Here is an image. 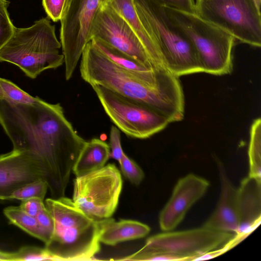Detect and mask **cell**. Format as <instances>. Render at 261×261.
<instances>
[{
    "mask_svg": "<svg viewBox=\"0 0 261 261\" xmlns=\"http://www.w3.org/2000/svg\"><path fill=\"white\" fill-rule=\"evenodd\" d=\"M80 71L90 86L98 85L147 105L170 122L184 117L185 98L178 77L164 68L135 71L106 57L91 41L81 56Z\"/></svg>",
    "mask_w": 261,
    "mask_h": 261,
    "instance_id": "2",
    "label": "cell"
},
{
    "mask_svg": "<svg viewBox=\"0 0 261 261\" xmlns=\"http://www.w3.org/2000/svg\"><path fill=\"white\" fill-rule=\"evenodd\" d=\"M46 179L45 168L35 155L14 149L0 155V200H10L15 191L27 184Z\"/></svg>",
    "mask_w": 261,
    "mask_h": 261,
    "instance_id": "13",
    "label": "cell"
},
{
    "mask_svg": "<svg viewBox=\"0 0 261 261\" xmlns=\"http://www.w3.org/2000/svg\"><path fill=\"white\" fill-rule=\"evenodd\" d=\"M210 182L190 173L180 178L159 215L161 229L170 231L182 221L191 207L206 193Z\"/></svg>",
    "mask_w": 261,
    "mask_h": 261,
    "instance_id": "14",
    "label": "cell"
},
{
    "mask_svg": "<svg viewBox=\"0 0 261 261\" xmlns=\"http://www.w3.org/2000/svg\"><path fill=\"white\" fill-rule=\"evenodd\" d=\"M236 233L201 228L158 233L148 238L137 252L121 260H194L223 246Z\"/></svg>",
    "mask_w": 261,
    "mask_h": 261,
    "instance_id": "7",
    "label": "cell"
},
{
    "mask_svg": "<svg viewBox=\"0 0 261 261\" xmlns=\"http://www.w3.org/2000/svg\"><path fill=\"white\" fill-rule=\"evenodd\" d=\"M137 14L159 50L164 68L179 77L203 72L191 43L173 25L164 6L155 0H133Z\"/></svg>",
    "mask_w": 261,
    "mask_h": 261,
    "instance_id": "4",
    "label": "cell"
},
{
    "mask_svg": "<svg viewBox=\"0 0 261 261\" xmlns=\"http://www.w3.org/2000/svg\"><path fill=\"white\" fill-rule=\"evenodd\" d=\"M55 27L48 17L36 21L31 27L16 28L10 39L0 49V62L18 66L28 76L36 78L45 70L64 63L59 49Z\"/></svg>",
    "mask_w": 261,
    "mask_h": 261,
    "instance_id": "5",
    "label": "cell"
},
{
    "mask_svg": "<svg viewBox=\"0 0 261 261\" xmlns=\"http://www.w3.org/2000/svg\"><path fill=\"white\" fill-rule=\"evenodd\" d=\"M132 29L143 45L153 66L164 68L155 43L143 27L133 0H107Z\"/></svg>",
    "mask_w": 261,
    "mask_h": 261,
    "instance_id": "17",
    "label": "cell"
},
{
    "mask_svg": "<svg viewBox=\"0 0 261 261\" xmlns=\"http://www.w3.org/2000/svg\"><path fill=\"white\" fill-rule=\"evenodd\" d=\"M110 158L117 161H121L124 153L121 144L120 130L114 125L111 126L110 132Z\"/></svg>",
    "mask_w": 261,
    "mask_h": 261,
    "instance_id": "29",
    "label": "cell"
},
{
    "mask_svg": "<svg viewBox=\"0 0 261 261\" xmlns=\"http://www.w3.org/2000/svg\"><path fill=\"white\" fill-rule=\"evenodd\" d=\"M163 6L171 22L194 48L203 72L222 75L231 72L236 40L232 36L194 12Z\"/></svg>",
    "mask_w": 261,
    "mask_h": 261,
    "instance_id": "6",
    "label": "cell"
},
{
    "mask_svg": "<svg viewBox=\"0 0 261 261\" xmlns=\"http://www.w3.org/2000/svg\"><path fill=\"white\" fill-rule=\"evenodd\" d=\"M66 0H42L43 8L53 21L60 20Z\"/></svg>",
    "mask_w": 261,
    "mask_h": 261,
    "instance_id": "30",
    "label": "cell"
},
{
    "mask_svg": "<svg viewBox=\"0 0 261 261\" xmlns=\"http://www.w3.org/2000/svg\"><path fill=\"white\" fill-rule=\"evenodd\" d=\"M47 189L48 186L45 181L42 179L37 180L17 189L12 193L10 200L23 201L32 198H39L44 200Z\"/></svg>",
    "mask_w": 261,
    "mask_h": 261,
    "instance_id": "24",
    "label": "cell"
},
{
    "mask_svg": "<svg viewBox=\"0 0 261 261\" xmlns=\"http://www.w3.org/2000/svg\"><path fill=\"white\" fill-rule=\"evenodd\" d=\"M150 228L146 224L132 220L115 221L110 218L100 237V242L107 245L142 238L148 234Z\"/></svg>",
    "mask_w": 261,
    "mask_h": 261,
    "instance_id": "19",
    "label": "cell"
},
{
    "mask_svg": "<svg viewBox=\"0 0 261 261\" xmlns=\"http://www.w3.org/2000/svg\"><path fill=\"white\" fill-rule=\"evenodd\" d=\"M106 1L66 0L60 21L67 81L72 77L84 48L91 41L93 21Z\"/></svg>",
    "mask_w": 261,
    "mask_h": 261,
    "instance_id": "11",
    "label": "cell"
},
{
    "mask_svg": "<svg viewBox=\"0 0 261 261\" xmlns=\"http://www.w3.org/2000/svg\"><path fill=\"white\" fill-rule=\"evenodd\" d=\"M110 158L109 145L93 138L86 141L73 167L72 172L80 176L103 167Z\"/></svg>",
    "mask_w": 261,
    "mask_h": 261,
    "instance_id": "18",
    "label": "cell"
},
{
    "mask_svg": "<svg viewBox=\"0 0 261 261\" xmlns=\"http://www.w3.org/2000/svg\"><path fill=\"white\" fill-rule=\"evenodd\" d=\"M9 4L8 1L0 0V49L10 39L16 28L9 17Z\"/></svg>",
    "mask_w": 261,
    "mask_h": 261,
    "instance_id": "25",
    "label": "cell"
},
{
    "mask_svg": "<svg viewBox=\"0 0 261 261\" xmlns=\"http://www.w3.org/2000/svg\"><path fill=\"white\" fill-rule=\"evenodd\" d=\"M3 213L12 224L46 244V238L35 217L29 215L19 206L7 207Z\"/></svg>",
    "mask_w": 261,
    "mask_h": 261,
    "instance_id": "20",
    "label": "cell"
},
{
    "mask_svg": "<svg viewBox=\"0 0 261 261\" xmlns=\"http://www.w3.org/2000/svg\"><path fill=\"white\" fill-rule=\"evenodd\" d=\"M0 99L15 103H33L39 97H34L12 82L0 77Z\"/></svg>",
    "mask_w": 261,
    "mask_h": 261,
    "instance_id": "23",
    "label": "cell"
},
{
    "mask_svg": "<svg viewBox=\"0 0 261 261\" xmlns=\"http://www.w3.org/2000/svg\"><path fill=\"white\" fill-rule=\"evenodd\" d=\"M0 124L14 150L31 153L42 163L51 198L64 196L86 141L66 118L60 103H50L40 98L33 103L0 99Z\"/></svg>",
    "mask_w": 261,
    "mask_h": 261,
    "instance_id": "1",
    "label": "cell"
},
{
    "mask_svg": "<svg viewBox=\"0 0 261 261\" xmlns=\"http://www.w3.org/2000/svg\"><path fill=\"white\" fill-rule=\"evenodd\" d=\"M122 188L120 172L114 164L76 177L73 180L72 200L75 205L95 220L111 218L117 207Z\"/></svg>",
    "mask_w": 261,
    "mask_h": 261,
    "instance_id": "10",
    "label": "cell"
},
{
    "mask_svg": "<svg viewBox=\"0 0 261 261\" xmlns=\"http://www.w3.org/2000/svg\"><path fill=\"white\" fill-rule=\"evenodd\" d=\"M161 5L180 10L195 13V0H155Z\"/></svg>",
    "mask_w": 261,
    "mask_h": 261,
    "instance_id": "32",
    "label": "cell"
},
{
    "mask_svg": "<svg viewBox=\"0 0 261 261\" xmlns=\"http://www.w3.org/2000/svg\"><path fill=\"white\" fill-rule=\"evenodd\" d=\"M195 13L235 40L260 47V0H195Z\"/></svg>",
    "mask_w": 261,
    "mask_h": 261,
    "instance_id": "8",
    "label": "cell"
},
{
    "mask_svg": "<svg viewBox=\"0 0 261 261\" xmlns=\"http://www.w3.org/2000/svg\"><path fill=\"white\" fill-rule=\"evenodd\" d=\"M35 217L46 238V246L49 243L53 234L55 227L54 219L46 206L40 211Z\"/></svg>",
    "mask_w": 261,
    "mask_h": 261,
    "instance_id": "28",
    "label": "cell"
},
{
    "mask_svg": "<svg viewBox=\"0 0 261 261\" xmlns=\"http://www.w3.org/2000/svg\"><path fill=\"white\" fill-rule=\"evenodd\" d=\"M221 195L215 211L203 227L214 230L236 233L239 229L238 191L229 180L223 165L219 163Z\"/></svg>",
    "mask_w": 261,
    "mask_h": 261,
    "instance_id": "15",
    "label": "cell"
},
{
    "mask_svg": "<svg viewBox=\"0 0 261 261\" xmlns=\"http://www.w3.org/2000/svg\"><path fill=\"white\" fill-rule=\"evenodd\" d=\"M92 39L113 47L147 68H155L135 33L107 0L93 21L91 40Z\"/></svg>",
    "mask_w": 261,
    "mask_h": 261,
    "instance_id": "12",
    "label": "cell"
},
{
    "mask_svg": "<svg viewBox=\"0 0 261 261\" xmlns=\"http://www.w3.org/2000/svg\"><path fill=\"white\" fill-rule=\"evenodd\" d=\"M250 177L261 179V120L255 119L250 128L248 148Z\"/></svg>",
    "mask_w": 261,
    "mask_h": 261,
    "instance_id": "21",
    "label": "cell"
},
{
    "mask_svg": "<svg viewBox=\"0 0 261 261\" xmlns=\"http://www.w3.org/2000/svg\"><path fill=\"white\" fill-rule=\"evenodd\" d=\"M15 260H56L55 257L45 248L25 246L15 252Z\"/></svg>",
    "mask_w": 261,
    "mask_h": 261,
    "instance_id": "26",
    "label": "cell"
},
{
    "mask_svg": "<svg viewBox=\"0 0 261 261\" xmlns=\"http://www.w3.org/2000/svg\"><path fill=\"white\" fill-rule=\"evenodd\" d=\"M91 42L111 61L125 69L135 71H143L153 69L147 68L131 57L100 40L92 39Z\"/></svg>",
    "mask_w": 261,
    "mask_h": 261,
    "instance_id": "22",
    "label": "cell"
},
{
    "mask_svg": "<svg viewBox=\"0 0 261 261\" xmlns=\"http://www.w3.org/2000/svg\"><path fill=\"white\" fill-rule=\"evenodd\" d=\"M237 191L239 226L235 236L240 241L260 223L261 179L248 176Z\"/></svg>",
    "mask_w": 261,
    "mask_h": 261,
    "instance_id": "16",
    "label": "cell"
},
{
    "mask_svg": "<svg viewBox=\"0 0 261 261\" xmlns=\"http://www.w3.org/2000/svg\"><path fill=\"white\" fill-rule=\"evenodd\" d=\"M54 230L45 248L56 260H91L100 250V237L109 218L95 220L65 196L45 200Z\"/></svg>",
    "mask_w": 261,
    "mask_h": 261,
    "instance_id": "3",
    "label": "cell"
},
{
    "mask_svg": "<svg viewBox=\"0 0 261 261\" xmlns=\"http://www.w3.org/2000/svg\"><path fill=\"white\" fill-rule=\"evenodd\" d=\"M123 175L132 184L139 185L144 178V173L140 166L124 152L119 162Z\"/></svg>",
    "mask_w": 261,
    "mask_h": 261,
    "instance_id": "27",
    "label": "cell"
},
{
    "mask_svg": "<svg viewBox=\"0 0 261 261\" xmlns=\"http://www.w3.org/2000/svg\"><path fill=\"white\" fill-rule=\"evenodd\" d=\"M15 252H6L0 250V260H15Z\"/></svg>",
    "mask_w": 261,
    "mask_h": 261,
    "instance_id": "33",
    "label": "cell"
},
{
    "mask_svg": "<svg viewBox=\"0 0 261 261\" xmlns=\"http://www.w3.org/2000/svg\"><path fill=\"white\" fill-rule=\"evenodd\" d=\"M44 200L32 198L21 201L19 207L29 215L36 217L38 213L45 207Z\"/></svg>",
    "mask_w": 261,
    "mask_h": 261,
    "instance_id": "31",
    "label": "cell"
},
{
    "mask_svg": "<svg viewBox=\"0 0 261 261\" xmlns=\"http://www.w3.org/2000/svg\"><path fill=\"white\" fill-rule=\"evenodd\" d=\"M91 86L111 121L128 137L146 139L170 123L164 116L145 103L100 85Z\"/></svg>",
    "mask_w": 261,
    "mask_h": 261,
    "instance_id": "9",
    "label": "cell"
}]
</instances>
